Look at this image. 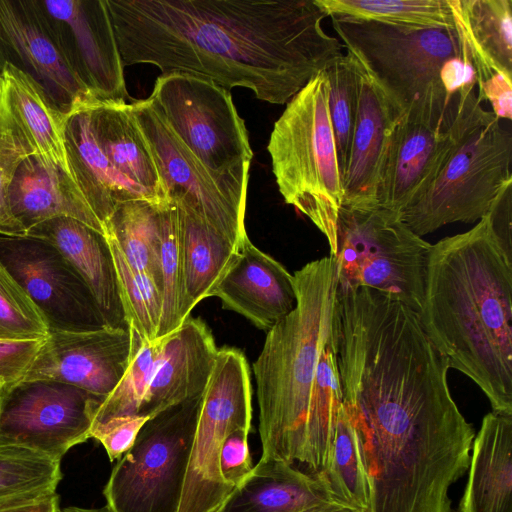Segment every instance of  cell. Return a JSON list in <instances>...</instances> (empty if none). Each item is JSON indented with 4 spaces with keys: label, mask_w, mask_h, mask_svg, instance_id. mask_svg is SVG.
<instances>
[{
    "label": "cell",
    "mask_w": 512,
    "mask_h": 512,
    "mask_svg": "<svg viewBox=\"0 0 512 512\" xmlns=\"http://www.w3.org/2000/svg\"><path fill=\"white\" fill-rule=\"evenodd\" d=\"M338 366L369 483L367 512H454L449 491L468 470L475 430L418 313L394 300L345 311Z\"/></svg>",
    "instance_id": "1"
},
{
    "label": "cell",
    "mask_w": 512,
    "mask_h": 512,
    "mask_svg": "<svg viewBox=\"0 0 512 512\" xmlns=\"http://www.w3.org/2000/svg\"><path fill=\"white\" fill-rule=\"evenodd\" d=\"M125 66L207 78L288 103L336 58L316 0H106Z\"/></svg>",
    "instance_id": "2"
},
{
    "label": "cell",
    "mask_w": 512,
    "mask_h": 512,
    "mask_svg": "<svg viewBox=\"0 0 512 512\" xmlns=\"http://www.w3.org/2000/svg\"><path fill=\"white\" fill-rule=\"evenodd\" d=\"M294 310L267 331L253 363L260 460L318 475L331 458L343 406L338 366V268L333 257L293 274Z\"/></svg>",
    "instance_id": "3"
},
{
    "label": "cell",
    "mask_w": 512,
    "mask_h": 512,
    "mask_svg": "<svg viewBox=\"0 0 512 512\" xmlns=\"http://www.w3.org/2000/svg\"><path fill=\"white\" fill-rule=\"evenodd\" d=\"M418 315L449 368L470 378L493 412L512 415V248L490 213L432 245Z\"/></svg>",
    "instance_id": "4"
},
{
    "label": "cell",
    "mask_w": 512,
    "mask_h": 512,
    "mask_svg": "<svg viewBox=\"0 0 512 512\" xmlns=\"http://www.w3.org/2000/svg\"><path fill=\"white\" fill-rule=\"evenodd\" d=\"M351 54L398 114L449 125L459 90L476 84L466 44L455 27H402L331 17Z\"/></svg>",
    "instance_id": "5"
},
{
    "label": "cell",
    "mask_w": 512,
    "mask_h": 512,
    "mask_svg": "<svg viewBox=\"0 0 512 512\" xmlns=\"http://www.w3.org/2000/svg\"><path fill=\"white\" fill-rule=\"evenodd\" d=\"M475 86L459 90L448 146L427 183L400 214L418 236L447 224L481 220L511 189V132L482 106Z\"/></svg>",
    "instance_id": "6"
},
{
    "label": "cell",
    "mask_w": 512,
    "mask_h": 512,
    "mask_svg": "<svg viewBox=\"0 0 512 512\" xmlns=\"http://www.w3.org/2000/svg\"><path fill=\"white\" fill-rule=\"evenodd\" d=\"M285 203L327 238L343 204V182L331 125L324 71L288 103L267 146Z\"/></svg>",
    "instance_id": "7"
},
{
    "label": "cell",
    "mask_w": 512,
    "mask_h": 512,
    "mask_svg": "<svg viewBox=\"0 0 512 512\" xmlns=\"http://www.w3.org/2000/svg\"><path fill=\"white\" fill-rule=\"evenodd\" d=\"M338 284L389 295L419 313L432 244L379 204L342 206L326 238Z\"/></svg>",
    "instance_id": "8"
},
{
    "label": "cell",
    "mask_w": 512,
    "mask_h": 512,
    "mask_svg": "<svg viewBox=\"0 0 512 512\" xmlns=\"http://www.w3.org/2000/svg\"><path fill=\"white\" fill-rule=\"evenodd\" d=\"M203 393L150 417L103 489L111 512H177Z\"/></svg>",
    "instance_id": "9"
},
{
    "label": "cell",
    "mask_w": 512,
    "mask_h": 512,
    "mask_svg": "<svg viewBox=\"0 0 512 512\" xmlns=\"http://www.w3.org/2000/svg\"><path fill=\"white\" fill-rule=\"evenodd\" d=\"M147 100L208 169L249 176L253 152L229 90L200 76L169 73L157 77Z\"/></svg>",
    "instance_id": "10"
},
{
    "label": "cell",
    "mask_w": 512,
    "mask_h": 512,
    "mask_svg": "<svg viewBox=\"0 0 512 512\" xmlns=\"http://www.w3.org/2000/svg\"><path fill=\"white\" fill-rule=\"evenodd\" d=\"M253 417L250 370L236 348L218 349L205 387L177 512H216L234 488L223 478L220 454L227 437L250 432Z\"/></svg>",
    "instance_id": "11"
},
{
    "label": "cell",
    "mask_w": 512,
    "mask_h": 512,
    "mask_svg": "<svg viewBox=\"0 0 512 512\" xmlns=\"http://www.w3.org/2000/svg\"><path fill=\"white\" fill-rule=\"evenodd\" d=\"M169 200L182 203L237 249L249 239L245 210L249 176L208 169L155 112L147 99L130 103Z\"/></svg>",
    "instance_id": "12"
},
{
    "label": "cell",
    "mask_w": 512,
    "mask_h": 512,
    "mask_svg": "<svg viewBox=\"0 0 512 512\" xmlns=\"http://www.w3.org/2000/svg\"><path fill=\"white\" fill-rule=\"evenodd\" d=\"M103 400L78 387L50 380H20L2 388L0 444L24 446L60 460L91 438Z\"/></svg>",
    "instance_id": "13"
},
{
    "label": "cell",
    "mask_w": 512,
    "mask_h": 512,
    "mask_svg": "<svg viewBox=\"0 0 512 512\" xmlns=\"http://www.w3.org/2000/svg\"><path fill=\"white\" fill-rule=\"evenodd\" d=\"M0 263L40 311L49 331H88L105 326L82 279L48 242L0 235Z\"/></svg>",
    "instance_id": "14"
},
{
    "label": "cell",
    "mask_w": 512,
    "mask_h": 512,
    "mask_svg": "<svg viewBox=\"0 0 512 512\" xmlns=\"http://www.w3.org/2000/svg\"><path fill=\"white\" fill-rule=\"evenodd\" d=\"M5 63L29 75L65 115L96 101L36 0H0V72Z\"/></svg>",
    "instance_id": "15"
},
{
    "label": "cell",
    "mask_w": 512,
    "mask_h": 512,
    "mask_svg": "<svg viewBox=\"0 0 512 512\" xmlns=\"http://www.w3.org/2000/svg\"><path fill=\"white\" fill-rule=\"evenodd\" d=\"M77 77L99 101L129 98L106 0H36Z\"/></svg>",
    "instance_id": "16"
},
{
    "label": "cell",
    "mask_w": 512,
    "mask_h": 512,
    "mask_svg": "<svg viewBox=\"0 0 512 512\" xmlns=\"http://www.w3.org/2000/svg\"><path fill=\"white\" fill-rule=\"evenodd\" d=\"M129 328L49 331L22 380H50L78 387L104 400L132 357Z\"/></svg>",
    "instance_id": "17"
},
{
    "label": "cell",
    "mask_w": 512,
    "mask_h": 512,
    "mask_svg": "<svg viewBox=\"0 0 512 512\" xmlns=\"http://www.w3.org/2000/svg\"><path fill=\"white\" fill-rule=\"evenodd\" d=\"M478 86L477 97L500 119L512 118V1L449 0Z\"/></svg>",
    "instance_id": "18"
},
{
    "label": "cell",
    "mask_w": 512,
    "mask_h": 512,
    "mask_svg": "<svg viewBox=\"0 0 512 512\" xmlns=\"http://www.w3.org/2000/svg\"><path fill=\"white\" fill-rule=\"evenodd\" d=\"M67 116L29 75L10 64L3 65L0 72V135L27 157L35 156L72 177L64 138Z\"/></svg>",
    "instance_id": "19"
},
{
    "label": "cell",
    "mask_w": 512,
    "mask_h": 512,
    "mask_svg": "<svg viewBox=\"0 0 512 512\" xmlns=\"http://www.w3.org/2000/svg\"><path fill=\"white\" fill-rule=\"evenodd\" d=\"M218 348L201 318L189 316L161 337L154 372L138 415L160 411L202 394L215 364Z\"/></svg>",
    "instance_id": "20"
},
{
    "label": "cell",
    "mask_w": 512,
    "mask_h": 512,
    "mask_svg": "<svg viewBox=\"0 0 512 512\" xmlns=\"http://www.w3.org/2000/svg\"><path fill=\"white\" fill-rule=\"evenodd\" d=\"M448 126L424 115L399 116L383 159L379 205L399 215L409 205L431 177L448 146Z\"/></svg>",
    "instance_id": "21"
},
{
    "label": "cell",
    "mask_w": 512,
    "mask_h": 512,
    "mask_svg": "<svg viewBox=\"0 0 512 512\" xmlns=\"http://www.w3.org/2000/svg\"><path fill=\"white\" fill-rule=\"evenodd\" d=\"M353 59L357 77V110L348 165L343 176L342 206H372L378 204L383 159L400 115L365 68Z\"/></svg>",
    "instance_id": "22"
},
{
    "label": "cell",
    "mask_w": 512,
    "mask_h": 512,
    "mask_svg": "<svg viewBox=\"0 0 512 512\" xmlns=\"http://www.w3.org/2000/svg\"><path fill=\"white\" fill-rule=\"evenodd\" d=\"M213 296L220 298L224 309L244 316L266 332L290 314L297 303L293 275L249 239Z\"/></svg>",
    "instance_id": "23"
},
{
    "label": "cell",
    "mask_w": 512,
    "mask_h": 512,
    "mask_svg": "<svg viewBox=\"0 0 512 512\" xmlns=\"http://www.w3.org/2000/svg\"><path fill=\"white\" fill-rule=\"evenodd\" d=\"M25 236L48 242L61 253L88 288L105 326L129 328L112 252L103 234L76 219L57 217L30 228Z\"/></svg>",
    "instance_id": "24"
},
{
    "label": "cell",
    "mask_w": 512,
    "mask_h": 512,
    "mask_svg": "<svg viewBox=\"0 0 512 512\" xmlns=\"http://www.w3.org/2000/svg\"><path fill=\"white\" fill-rule=\"evenodd\" d=\"M87 104L67 116L65 147L73 180L105 229L107 220L120 203L132 200L159 202L109 163L94 137Z\"/></svg>",
    "instance_id": "25"
},
{
    "label": "cell",
    "mask_w": 512,
    "mask_h": 512,
    "mask_svg": "<svg viewBox=\"0 0 512 512\" xmlns=\"http://www.w3.org/2000/svg\"><path fill=\"white\" fill-rule=\"evenodd\" d=\"M8 198L14 218L26 232L44 221L69 217L105 236L103 225L73 178L35 156H28L19 164L9 186Z\"/></svg>",
    "instance_id": "26"
},
{
    "label": "cell",
    "mask_w": 512,
    "mask_h": 512,
    "mask_svg": "<svg viewBox=\"0 0 512 512\" xmlns=\"http://www.w3.org/2000/svg\"><path fill=\"white\" fill-rule=\"evenodd\" d=\"M467 472L458 512H512V415L484 416Z\"/></svg>",
    "instance_id": "27"
},
{
    "label": "cell",
    "mask_w": 512,
    "mask_h": 512,
    "mask_svg": "<svg viewBox=\"0 0 512 512\" xmlns=\"http://www.w3.org/2000/svg\"><path fill=\"white\" fill-rule=\"evenodd\" d=\"M333 503L339 502L319 477L285 462L259 459L216 512H306Z\"/></svg>",
    "instance_id": "28"
},
{
    "label": "cell",
    "mask_w": 512,
    "mask_h": 512,
    "mask_svg": "<svg viewBox=\"0 0 512 512\" xmlns=\"http://www.w3.org/2000/svg\"><path fill=\"white\" fill-rule=\"evenodd\" d=\"M87 108L96 142L113 168L143 187L157 202L168 201L130 103L96 100Z\"/></svg>",
    "instance_id": "29"
},
{
    "label": "cell",
    "mask_w": 512,
    "mask_h": 512,
    "mask_svg": "<svg viewBox=\"0 0 512 512\" xmlns=\"http://www.w3.org/2000/svg\"><path fill=\"white\" fill-rule=\"evenodd\" d=\"M174 203L177 209L182 261L183 322L200 301L213 296L218 284L236 259L239 249L208 226L187 206L179 202Z\"/></svg>",
    "instance_id": "30"
},
{
    "label": "cell",
    "mask_w": 512,
    "mask_h": 512,
    "mask_svg": "<svg viewBox=\"0 0 512 512\" xmlns=\"http://www.w3.org/2000/svg\"><path fill=\"white\" fill-rule=\"evenodd\" d=\"M60 460L33 449L0 444V512H13L56 493Z\"/></svg>",
    "instance_id": "31"
},
{
    "label": "cell",
    "mask_w": 512,
    "mask_h": 512,
    "mask_svg": "<svg viewBox=\"0 0 512 512\" xmlns=\"http://www.w3.org/2000/svg\"><path fill=\"white\" fill-rule=\"evenodd\" d=\"M162 203L149 200L120 203L105 224V237L116 244L132 268L148 274L158 290L159 212Z\"/></svg>",
    "instance_id": "32"
},
{
    "label": "cell",
    "mask_w": 512,
    "mask_h": 512,
    "mask_svg": "<svg viewBox=\"0 0 512 512\" xmlns=\"http://www.w3.org/2000/svg\"><path fill=\"white\" fill-rule=\"evenodd\" d=\"M327 16L402 27H454L449 0H316Z\"/></svg>",
    "instance_id": "33"
},
{
    "label": "cell",
    "mask_w": 512,
    "mask_h": 512,
    "mask_svg": "<svg viewBox=\"0 0 512 512\" xmlns=\"http://www.w3.org/2000/svg\"><path fill=\"white\" fill-rule=\"evenodd\" d=\"M319 477L339 503L367 512L370 489L357 435L344 405L339 413L331 458Z\"/></svg>",
    "instance_id": "34"
},
{
    "label": "cell",
    "mask_w": 512,
    "mask_h": 512,
    "mask_svg": "<svg viewBox=\"0 0 512 512\" xmlns=\"http://www.w3.org/2000/svg\"><path fill=\"white\" fill-rule=\"evenodd\" d=\"M159 221V292L162 302L158 337L165 336L181 323L183 298L182 261L177 209L169 200L160 205Z\"/></svg>",
    "instance_id": "35"
},
{
    "label": "cell",
    "mask_w": 512,
    "mask_h": 512,
    "mask_svg": "<svg viewBox=\"0 0 512 512\" xmlns=\"http://www.w3.org/2000/svg\"><path fill=\"white\" fill-rule=\"evenodd\" d=\"M106 238L116 268L127 325L142 339L153 341L158 336L162 313L161 296L156 283L148 274L132 268L116 244Z\"/></svg>",
    "instance_id": "36"
},
{
    "label": "cell",
    "mask_w": 512,
    "mask_h": 512,
    "mask_svg": "<svg viewBox=\"0 0 512 512\" xmlns=\"http://www.w3.org/2000/svg\"><path fill=\"white\" fill-rule=\"evenodd\" d=\"M130 331L133 349L129 366L112 392L100 403L93 425L116 417L138 415L144 401L160 351L161 337L147 341Z\"/></svg>",
    "instance_id": "37"
},
{
    "label": "cell",
    "mask_w": 512,
    "mask_h": 512,
    "mask_svg": "<svg viewBox=\"0 0 512 512\" xmlns=\"http://www.w3.org/2000/svg\"><path fill=\"white\" fill-rule=\"evenodd\" d=\"M327 101L337 149L339 168L346 171L357 110V77L355 61L346 52L324 70Z\"/></svg>",
    "instance_id": "38"
},
{
    "label": "cell",
    "mask_w": 512,
    "mask_h": 512,
    "mask_svg": "<svg viewBox=\"0 0 512 512\" xmlns=\"http://www.w3.org/2000/svg\"><path fill=\"white\" fill-rule=\"evenodd\" d=\"M48 334V325L40 311L0 263V340H41Z\"/></svg>",
    "instance_id": "39"
},
{
    "label": "cell",
    "mask_w": 512,
    "mask_h": 512,
    "mask_svg": "<svg viewBox=\"0 0 512 512\" xmlns=\"http://www.w3.org/2000/svg\"><path fill=\"white\" fill-rule=\"evenodd\" d=\"M149 418L138 415L112 418L93 425L91 438L102 444L111 462L119 460L133 446Z\"/></svg>",
    "instance_id": "40"
},
{
    "label": "cell",
    "mask_w": 512,
    "mask_h": 512,
    "mask_svg": "<svg viewBox=\"0 0 512 512\" xmlns=\"http://www.w3.org/2000/svg\"><path fill=\"white\" fill-rule=\"evenodd\" d=\"M27 156L10 140L0 135V235L21 237L25 229L14 218L8 198L9 186L19 164Z\"/></svg>",
    "instance_id": "41"
},
{
    "label": "cell",
    "mask_w": 512,
    "mask_h": 512,
    "mask_svg": "<svg viewBox=\"0 0 512 512\" xmlns=\"http://www.w3.org/2000/svg\"><path fill=\"white\" fill-rule=\"evenodd\" d=\"M44 339L28 341L0 340V387H9L24 377Z\"/></svg>",
    "instance_id": "42"
},
{
    "label": "cell",
    "mask_w": 512,
    "mask_h": 512,
    "mask_svg": "<svg viewBox=\"0 0 512 512\" xmlns=\"http://www.w3.org/2000/svg\"><path fill=\"white\" fill-rule=\"evenodd\" d=\"M247 430H237L225 440L220 454V469L224 480L234 489L249 475L253 465Z\"/></svg>",
    "instance_id": "43"
},
{
    "label": "cell",
    "mask_w": 512,
    "mask_h": 512,
    "mask_svg": "<svg viewBox=\"0 0 512 512\" xmlns=\"http://www.w3.org/2000/svg\"><path fill=\"white\" fill-rule=\"evenodd\" d=\"M59 508V498L57 493H55L13 512H58Z\"/></svg>",
    "instance_id": "44"
},
{
    "label": "cell",
    "mask_w": 512,
    "mask_h": 512,
    "mask_svg": "<svg viewBox=\"0 0 512 512\" xmlns=\"http://www.w3.org/2000/svg\"><path fill=\"white\" fill-rule=\"evenodd\" d=\"M306 512H364L357 509H354L352 507L340 504V503H333L321 507H317L314 509H311Z\"/></svg>",
    "instance_id": "45"
},
{
    "label": "cell",
    "mask_w": 512,
    "mask_h": 512,
    "mask_svg": "<svg viewBox=\"0 0 512 512\" xmlns=\"http://www.w3.org/2000/svg\"><path fill=\"white\" fill-rule=\"evenodd\" d=\"M58 512H111L106 506L101 508H83L77 506H68L59 508Z\"/></svg>",
    "instance_id": "46"
},
{
    "label": "cell",
    "mask_w": 512,
    "mask_h": 512,
    "mask_svg": "<svg viewBox=\"0 0 512 512\" xmlns=\"http://www.w3.org/2000/svg\"><path fill=\"white\" fill-rule=\"evenodd\" d=\"M1 394H2V388L0 387V399H1Z\"/></svg>",
    "instance_id": "47"
}]
</instances>
